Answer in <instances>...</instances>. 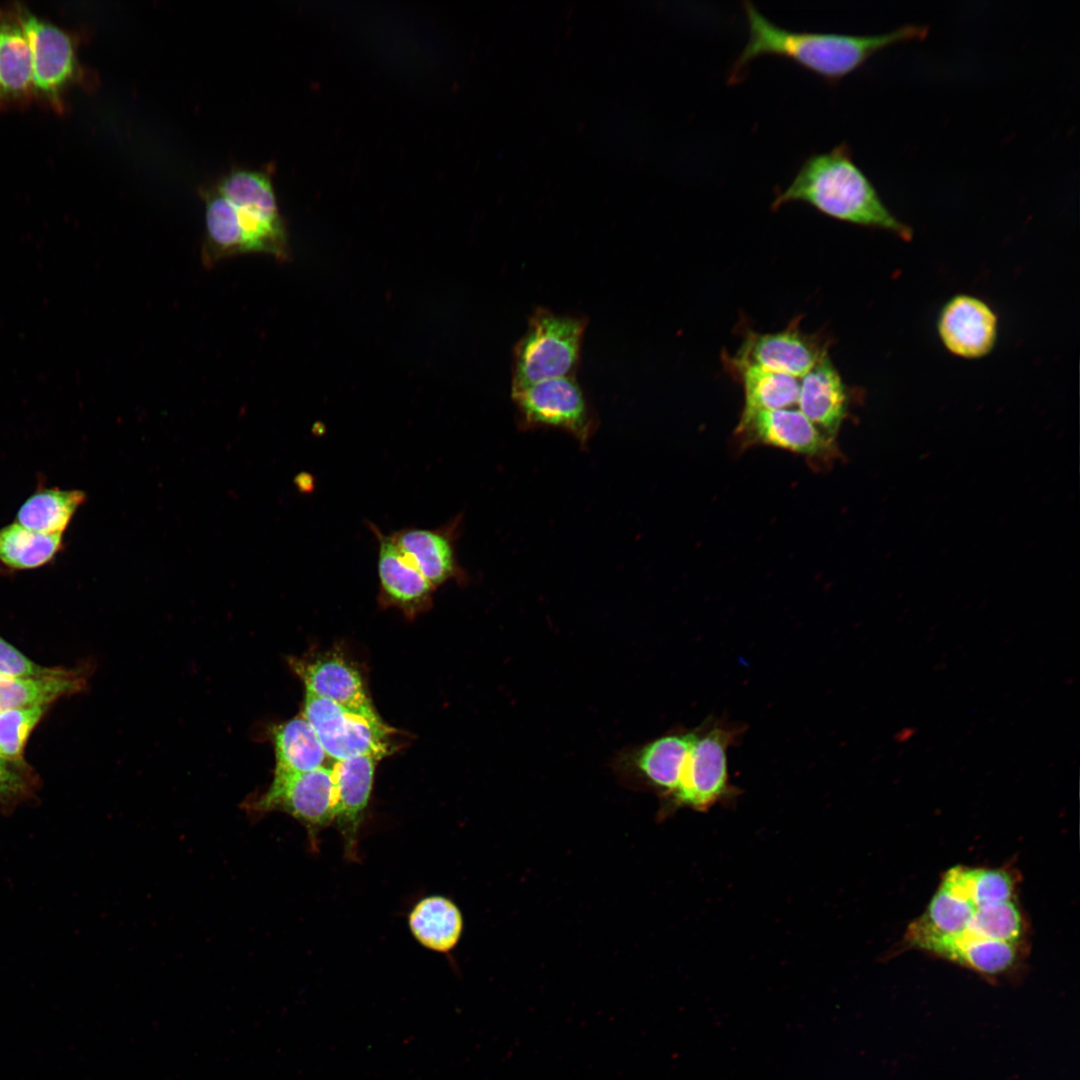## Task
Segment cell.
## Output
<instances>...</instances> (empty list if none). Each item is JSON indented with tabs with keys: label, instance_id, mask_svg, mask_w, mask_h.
<instances>
[{
	"label": "cell",
	"instance_id": "cell-20",
	"mask_svg": "<svg viewBox=\"0 0 1080 1080\" xmlns=\"http://www.w3.org/2000/svg\"><path fill=\"white\" fill-rule=\"evenodd\" d=\"M271 737L276 758L274 775L308 772L324 766L328 756L303 714L273 726Z\"/></svg>",
	"mask_w": 1080,
	"mask_h": 1080
},
{
	"label": "cell",
	"instance_id": "cell-31",
	"mask_svg": "<svg viewBox=\"0 0 1080 1080\" xmlns=\"http://www.w3.org/2000/svg\"><path fill=\"white\" fill-rule=\"evenodd\" d=\"M10 762L0 757V795L13 790L18 785V775L10 767Z\"/></svg>",
	"mask_w": 1080,
	"mask_h": 1080
},
{
	"label": "cell",
	"instance_id": "cell-9",
	"mask_svg": "<svg viewBox=\"0 0 1080 1080\" xmlns=\"http://www.w3.org/2000/svg\"><path fill=\"white\" fill-rule=\"evenodd\" d=\"M936 328L948 352L963 359H980L994 350L999 321L995 311L983 299L957 294L941 307Z\"/></svg>",
	"mask_w": 1080,
	"mask_h": 1080
},
{
	"label": "cell",
	"instance_id": "cell-10",
	"mask_svg": "<svg viewBox=\"0 0 1080 1080\" xmlns=\"http://www.w3.org/2000/svg\"><path fill=\"white\" fill-rule=\"evenodd\" d=\"M737 433L759 443L813 459L832 456L834 440L821 432L799 409L743 411Z\"/></svg>",
	"mask_w": 1080,
	"mask_h": 1080
},
{
	"label": "cell",
	"instance_id": "cell-32",
	"mask_svg": "<svg viewBox=\"0 0 1080 1080\" xmlns=\"http://www.w3.org/2000/svg\"><path fill=\"white\" fill-rule=\"evenodd\" d=\"M1 757V756H0Z\"/></svg>",
	"mask_w": 1080,
	"mask_h": 1080
},
{
	"label": "cell",
	"instance_id": "cell-25",
	"mask_svg": "<svg viewBox=\"0 0 1080 1080\" xmlns=\"http://www.w3.org/2000/svg\"><path fill=\"white\" fill-rule=\"evenodd\" d=\"M84 679L74 672L59 676L10 678L0 676V712L16 708L47 706L56 699L79 692Z\"/></svg>",
	"mask_w": 1080,
	"mask_h": 1080
},
{
	"label": "cell",
	"instance_id": "cell-3",
	"mask_svg": "<svg viewBox=\"0 0 1080 1080\" xmlns=\"http://www.w3.org/2000/svg\"><path fill=\"white\" fill-rule=\"evenodd\" d=\"M587 324L585 316L536 308L513 349L511 390L575 376Z\"/></svg>",
	"mask_w": 1080,
	"mask_h": 1080
},
{
	"label": "cell",
	"instance_id": "cell-14",
	"mask_svg": "<svg viewBox=\"0 0 1080 1080\" xmlns=\"http://www.w3.org/2000/svg\"><path fill=\"white\" fill-rule=\"evenodd\" d=\"M290 664L303 681L306 692L356 713L378 717L358 670L343 657L325 654L308 659L295 658Z\"/></svg>",
	"mask_w": 1080,
	"mask_h": 1080
},
{
	"label": "cell",
	"instance_id": "cell-11",
	"mask_svg": "<svg viewBox=\"0 0 1080 1080\" xmlns=\"http://www.w3.org/2000/svg\"><path fill=\"white\" fill-rule=\"evenodd\" d=\"M28 38L33 61V90L53 104L75 74L71 37L60 27L23 8L16 14Z\"/></svg>",
	"mask_w": 1080,
	"mask_h": 1080
},
{
	"label": "cell",
	"instance_id": "cell-28",
	"mask_svg": "<svg viewBox=\"0 0 1080 1080\" xmlns=\"http://www.w3.org/2000/svg\"><path fill=\"white\" fill-rule=\"evenodd\" d=\"M1022 917L1012 900L978 906L965 929L955 935H931L951 939H982L1017 943L1022 935ZM927 935V934H917Z\"/></svg>",
	"mask_w": 1080,
	"mask_h": 1080
},
{
	"label": "cell",
	"instance_id": "cell-5",
	"mask_svg": "<svg viewBox=\"0 0 1080 1080\" xmlns=\"http://www.w3.org/2000/svg\"><path fill=\"white\" fill-rule=\"evenodd\" d=\"M737 723L707 719L688 754L673 799L695 809H705L730 793L728 749L743 734Z\"/></svg>",
	"mask_w": 1080,
	"mask_h": 1080
},
{
	"label": "cell",
	"instance_id": "cell-15",
	"mask_svg": "<svg viewBox=\"0 0 1080 1080\" xmlns=\"http://www.w3.org/2000/svg\"><path fill=\"white\" fill-rule=\"evenodd\" d=\"M368 526L378 543L377 570L384 601L407 612L427 607L434 587L413 565L395 542L371 522Z\"/></svg>",
	"mask_w": 1080,
	"mask_h": 1080
},
{
	"label": "cell",
	"instance_id": "cell-6",
	"mask_svg": "<svg viewBox=\"0 0 1080 1080\" xmlns=\"http://www.w3.org/2000/svg\"><path fill=\"white\" fill-rule=\"evenodd\" d=\"M252 816L281 811L295 818L313 835L336 819L337 800L331 767L274 775L268 789L244 804Z\"/></svg>",
	"mask_w": 1080,
	"mask_h": 1080
},
{
	"label": "cell",
	"instance_id": "cell-19",
	"mask_svg": "<svg viewBox=\"0 0 1080 1080\" xmlns=\"http://www.w3.org/2000/svg\"><path fill=\"white\" fill-rule=\"evenodd\" d=\"M697 735L698 727L666 734L641 746L631 760L648 783L673 795Z\"/></svg>",
	"mask_w": 1080,
	"mask_h": 1080
},
{
	"label": "cell",
	"instance_id": "cell-29",
	"mask_svg": "<svg viewBox=\"0 0 1080 1080\" xmlns=\"http://www.w3.org/2000/svg\"><path fill=\"white\" fill-rule=\"evenodd\" d=\"M47 706L16 708L0 712V756L11 762L21 759L26 740Z\"/></svg>",
	"mask_w": 1080,
	"mask_h": 1080
},
{
	"label": "cell",
	"instance_id": "cell-26",
	"mask_svg": "<svg viewBox=\"0 0 1080 1080\" xmlns=\"http://www.w3.org/2000/svg\"><path fill=\"white\" fill-rule=\"evenodd\" d=\"M62 534H43L13 522L0 529V562L27 570L49 563L62 548Z\"/></svg>",
	"mask_w": 1080,
	"mask_h": 1080
},
{
	"label": "cell",
	"instance_id": "cell-1",
	"mask_svg": "<svg viewBox=\"0 0 1080 1080\" xmlns=\"http://www.w3.org/2000/svg\"><path fill=\"white\" fill-rule=\"evenodd\" d=\"M742 5L749 37L731 66L730 84L744 79L747 66L755 58L776 56L791 60L831 86L836 85L881 50L923 40L929 32V27L916 24L874 35L793 31L771 22L752 2L745 1Z\"/></svg>",
	"mask_w": 1080,
	"mask_h": 1080
},
{
	"label": "cell",
	"instance_id": "cell-8",
	"mask_svg": "<svg viewBox=\"0 0 1080 1080\" xmlns=\"http://www.w3.org/2000/svg\"><path fill=\"white\" fill-rule=\"evenodd\" d=\"M303 716L313 727L326 755L335 761L390 751L391 730L379 717L351 711L312 693H305Z\"/></svg>",
	"mask_w": 1080,
	"mask_h": 1080
},
{
	"label": "cell",
	"instance_id": "cell-4",
	"mask_svg": "<svg viewBox=\"0 0 1080 1080\" xmlns=\"http://www.w3.org/2000/svg\"><path fill=\"white\" fill-rule=\"evenodd\" d=\"M521 429L560 428L586 446L598 425L575 376L537 382L511 390Z\"/></svg>",
	"mask_w": 1080,
	"mask_h": 1080
},
{
	"label": "cell",
	"instance_id": "cell-18",
	"mask_svg": "<svg viewBox=\"0 0 1080 1080\" xmlns=\"http://www.w3.org/2000/svg\"><path fill=\"white\" fill-rule=\"evenodd\" d=\"M910 943L947 960L985 975H998L1011 968L1017 958V943L951 939L939 936H912Z\"/></svg>",
	"mask_w": 1080,
	"mask_h": 1080
},
{
	"label": "cell",
	"instance_id": "cell-30",
	"mask_svg": "<svg viewBox=\"0 0 1080 1080\" xmlns=\"http://www.w3.org/2000/svg\"><path fill=\"white\" fill-rule=\"evenodd\" d=\"M72 671L40 666L0 637V676L28 678L66 675Z\"/></svg>",
	"mask_w": 1080,
	"mask_h": 1080
},
{
	"label": "cell",
	"instance_id": "cell-2",
	"mask_svg": "<svg viewBox=\"0 0 1080 1080\" xmlns=\"http://www.w3.org/2000/svg\"><path fill=\"white\" fill-rule=\"evenodd\" d=\"M789 202L806 203L828 217L888 231L905 241L912 238V229L888 209L854 162L846 142L809 155L791 183L777 193L771 208L777 210Z\"/></svg>",
	"mask_w": 1080,
	"mask_h": 1080
},
{
	"label": "cell",
	"instance_id": "cell-21",
	"mask_svg": "<svg viewBox=\"0 0 1080 1080\" xmlns=\"http://www.w3.org/2000/svg\"><path fill=\"white\" fill-rule=\"evenodd\" d=\"M33 90L30 44L17 15L0 17V99L16 100Z\"/></svg>",
	"mask_w": 1080,
	"mask_h": 1080
},
{
	"label": "cell",
	"instance_id": "cell-23",
	"mask_svg": "<svg viewBox=\"0 0 1080 1080\" xmlns=\"http://www.w3.org/2000/svg\"><path fill=\"white\" fill-rule=\"evenodd\" d=\"M85 499L80 490L39 489L21 505L15 522L39 533L63 535Z\"/></svg>",
	"mask_w": 1080,
	"mask_h": 1080
},
{
	"label": "cell",
	"instance_id": "cell-12",
	"mask_svg": "<svg viewBox=\"0 0 1080 1080\" xmlns=\"http://www.w3.org/2000/svg\"><path fill=\"white\" fill-rule=\"evenodd\" d=\"M826 354L814 336L791 324L775 333L751 334L730 362L801 378Z\"/></svg>",
	"mask_w": 1080,
	"mask_h": 1080
},
{
	"label": "cell",
	"instance_id": "cell-17",
	"mask_svg": "<svg viewBox=\"0 0 1080 1080\" xmlns=\"http://www.w3.org/2000/svg\"><path fill=\"white\" fill-rule=\"evenodd\" d=\"M847 392L828 354L801 377L799 410L834 440L846 416Z\"/></svg>",
	"mask_w": 1080,
	"mask_h": 1080
},
{
	"label": "cell",
	"instance_id": "cell-24",
	"mask_svg": "<svg viewBox=\"0 0 1080 1080\" xmlns=\"http://www.w3.org/2000/svg\"><path fill=\"white\" fill-rule=\"evenodd\" d=\"M744 388L743 411L778 410L797 404L799 378L754 365L732 364Z\"/></svg>",
	"mask_w": 1080,
	"mask_h": 1080
},
{
	"label": "cell",
	"instance_id": "cell-27",
	"mask_svg": "<svg viewBox=\"0 0 1080 1080\" xmlns=\"http://www.w3.org/2000/svg\"><path fill=\"white\" fill-rule=\"evenodd\" d=\"M205 219L206 239L202 258L207 266L228 256L247 253L236 211L219 192L208 199Z\"/></svg>",
	"mask_w": 1080,
	"mask_h": 1080
},
{
	"label": "cell",
	"instance_id": "cell-16",
	"mask_svg": "<svg viewBox=\"0 0 1080 1080\" xmlns=\"http://www.w3.org/2000/svg\"><path fill=\"white\" fill-rule=\"evenodd\" d=\"M377 760L371 755H361L337 760L331 767L337 800L335 821L348 856L356 855L357 834L369 802Z\"/></svg>",
	"mask_w": 1080,
	"mask_h": 1080
},
{
	"label": "cell",
	"instance_id": "cell-22",
	"mask_svg": "<svg viewBox=\"0 0 1080 1080\" xmlns=\"http://www.w3.org/2000/svg\"><path fill=\"white\" fill-rule=\"evenodd\" d=\"M409 926L419 943L444 953L457 944L463 919L453 902L441 896H430L414 906L409 915Z\"/></svg>",
	"mask_w": 1080,
	"mask_h": 1080
},
{
	"label": "cell",
	"instance_id": "cell-13",
	"mask_svg": "<svg viewBox=\"0 0 1080 1080\" xmlns=\"http://www.w3.org/2000/svg\"><path fill=\"white\" fill-rule=\"evenodd\" d=\"M461 515L436 529L407 527L392 534L413 565L435 588L449 580L465 578L456 552Z\"/></svg>",
	"mask_w": 1080,
	"mask_h": 1080
},
{
	"label": "cell",
	"instance_id": "cell-7",
	"mask_svg": "<svg viewBox=\"0 0 1080 1080\" xmlns=\"http://www.w3.org/2000/svg\"><path fill=\"white\" fill-rule=\"evenodd\" d=\"M234 207L247 252H262L279 259L288 256L287 238L269 178L260 172L239 170L218 187Z\"/></svg>",
	"mask_w": 1080,
	"mask_h": 1080
}]
</instances>
